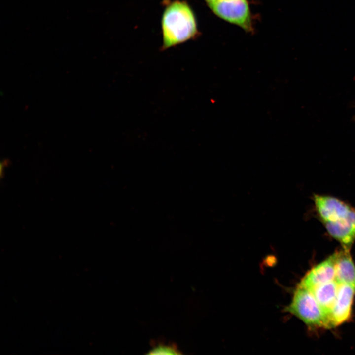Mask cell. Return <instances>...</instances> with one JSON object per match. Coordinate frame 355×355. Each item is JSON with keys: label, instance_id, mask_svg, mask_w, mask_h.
I'll return each instance as SVG.
<instances>
[{"label": "cell", "instance_id": "cell-10", "mask_svg": "<svg viewBox=\"0 0 355 355\" xmlns=\"http://www.w3.org/2000/svg\"><path fill=\"white\" fill-rule=\"evenodd\" d=\"M205 0L207 3L208 4H209L215 1L216 0Z\"/></svg>", "mask_w": 355, "mask_h": 355}, {"label": "cell", "instance_id": "cell-8", "mask_svg": "<svg viewBox=\"0 0 355 355\" xmlns=\"http://www.w3.org/2000/svg\"><path fill=\"white\" fill-rule=\"evenodd\" d=\"M338 286L339 284L334 280L317 286L310 291L327 316L329 322V314L336 299Z\"/></svg>", "mask_w": 355, "mask_h": 355}, {"label": "cell", "instance_id": "cell-3", "mask_svg": "<svg viewBox=\"0 0 355 355\" xmlns=\"http://www.w3.org/2000/svg\"><path fill=\"white\" fill-rule=\"evenodd\" d=\"M284 311L296 316L309 327L330 328L327 316L313 293L304 287L297 285Z\"/></svg>", "mask_w": 355, "mask_h": 355}, {"label": "cell", "instance_id": "cell-9", "mask_svg": "<svg viewBox=\"0 0 355 355\" xmlns=\"http://www.w3.org/2000/svg\"><path fill=\"white\" fill-rule=\"evenodd\" d=\"M153 347L148 353V354H181L177 346L174 343L168 344L162 342H156L153 344Z\"/></svg>", "mask_w": 355, "mask_h": 355}, {"label": "cell", "instance_id": "cell-5", "mask_svg": "<svg viewBox=\"0 0 355 355\" xmlns=\"http://www.w3.org/2000/svg\"><path fill=\"white\" fill-rule=\"evenodd\" d=\"M355 294V289L352 286L339 284L336 299L329 316L330 328L338 326L350 319Z\"/></svg>", "mask_w": 355, "mask_h": 355}, {"label": "cell", "instance_id": "cell-6", "mask_svg": "<svg viewBox=\"0 0 355 355\" xmlns=\"http://www.w3.org/2000/svg\"><path fill=\"white\" fill-rule=\"evenodd\" d=\"M335 280V254L333 253L311 268L298 285L310 291L317 286Z\"/></svg>", "mask_w": 355, "mask_h": 355}, {"label": "cell", "instance_id": "cell-4", "mask_svg": "<svg viewBox=\"0 0 355 355\" xmlns=\"http://www.w3.org/2000/svg\"><path fill=\"white\" fill-rule=\"evenodd\" d=\"M208 5L220 18L247 32L252 31L251 13L247 0H216Z\"/></svg>", "mask_w": 355, "mask_h": 355}, {"label": "cell", "instance_id": "cell-2", "mask_svg": "<svg viewBox=\"0 0 355 355\" xmlns=\"http://www.w3.org/2000/svg\"><path fill=\"white\" fill-rule=\"evenodd\" d=\"M161 26L163 50L189 40L198 33L195 14L184 1L176 0L167 5L162 14Z\"/></svg>", "mask_w": 355, "mask_h": 355}, {"label": "cell", "instance_id": "cell-1", "mask_svg": "<svg viewBox=\"0 0 355 355\" xmlns=\"http://www.w3.org/2000/svg\"><path fill=\"white\" fill-rule=\"evenodd\" d=\"M312 199L316 217L328 235L351 250L355 241V208L331 195L314 194Z\"/></svg>", "mask_w": 355, "mask_h": 355}, {"label": "cell", "instance_id": "cell-7", "mask_svg": "<svg viewBox=\"0 0 355 355\" xmlns=\"http://www.w3.org/2000/svg\"><path fill=\"white\" fill-rule=\"evenodd\" d=\"M335 280L338 284H344L355 289V265L350 250L341 248L336 251Z\"/></svg>", "mask_w": 355, "mask_h": 355}]
</instances>
